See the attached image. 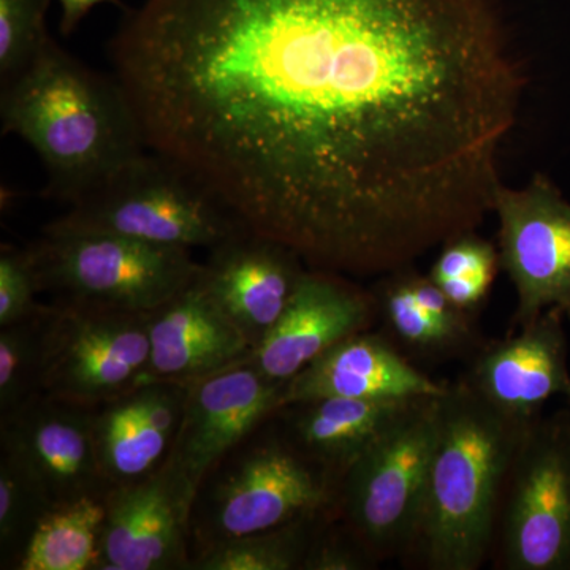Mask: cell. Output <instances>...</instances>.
<instances>
[{
  "instance_id": "1",
  "label": "cell",
  "mask_w": 570,
  "mask_h": 570,
  "mask_svg": "<svg viewBox=\"0 0 570 570\" xmlns=\"http://www.w3.org/2000/svg\"><path fill=\"white\" fill-rule=\"evenodd\" d=\"M108 52L149 151L344 276L478 230L528 85L501 0H141Z\"/></svg>"
},
{
  "instance_id": "2",
  "label": "cell",
  "mask_w": 570,
  "mask_h": 570,
  "mask_svg": "<svg viewBox=\"0 0 570 570\" xmlns=\"http://www.w3.org/2000/svg\"><path fill=\"white\" fill-rule=\"evenodd\" d=\"M2 134L39 156L43 195L71 205L149 151L118 78L91 69L55 39L2 86Z\"/></svg>"
},
{
  "instance_id": "3",
  "label": "cell",
  "mask_w": 570,
  "mask_h": 570,
  "mask_svg": "<svg viewBox=\"0 0 570 570\" xmlns=\"http://www.w3.org/2000/svg\"><path fill=\"white\" fill-rule=\"evenodd\" d=\"M532 423L502 414L464 381L438 397L425 505L412 547L428 569L482 568L510 468Z\"/></svg>"
},
{
  "instance_id": "4",
  "label": "cell",
  "mask_w": 570,
  "mask_h": 570,
  "mask_svg": "<svg viewBox=\"0 0 570 570\" xmlns=\"http://www.w3.org/2000/svg\"><path fill=\"white\" fill-rule=\"evenodd\" d=\"M340 482L295 444L276 412L198 483L189 513L193 562L228 540L335 510Z\"/></svg>"
},
{
  "instance_id": "5",
  "label": "cell",
  "mask_w": 570,
  "mask_h": 570,
  "mask_svg": "<svg viewBox=\"0 0 570 570\" xmlns=\"http://www.w3.org/2000/svg\"><path fill=\"white\" fill-rule=\"evenodd\" d=\"M69 206L45 227L208 250L250 230L204 183L153 151L124 165Z\"/></svg>"
},
{
  "instance_id": "6",
  "label": "cell",
  "mask_w": 570,
  "mask_h": 570,
  "mask_svg": "<svg viewBox=\"0 0 570 570\" xmlns=\"http://www.w3.org/2000/svg\"><path fill=\"white\" fill-rule=\"evenodd\" d=\"M40 294L52 302L151 313L200 275L193 249L43 227L29 243Z\"/></svg>"
},
{
  "instance_id": "7",
  "label": "cell",
  "mask_w": 570,
  "mask_h": 570,
  "mask_svg": "<svg viewBox=\"0 0 570 570\" xmlns=\"http://www.w3.org/2000/svg\"><path fill=\"white\" fill-rule=\"evenodd\" d=\"M438 397H423L341 478L335 515L376 561L412 550L422 523L436 439Z\"/></svg>"
},
{
  "instance_id": "8",
  "label": "cell",
  "mask_w": 570,
  "mask_h": 570,
  "mask_svg": "<svg viewBox=\"0 0 570 570\" xmlns=\"http://www.w3.org/2000/svg\"><path fill=\"white\" fill-rule=\"evenodd\" d=\"M493 547L502 569L570 570V411L535 420L524 434Z\"/></svg>"
},
{
  "instance_id": "9",
  "label": "cell",
  "mask_w": 570,
  "mask_h": 570,
  "mask_svg": "<svg viewBox=\"0 0 570 570\" xmlns=\"http://www.w3.org/2000/svg\"><path fill=\"white\" fill-rule=\"evenodd\" d=\"M43 344V393L97 407L145 379L149 313L51 302Z\"/></svg>"
},
{
  "instance_id": "10",
  "label": "cell",
  "mask_w": 570,
  "mask_h": 570,
  "mask_svg": "<svg viewBox=\"0 0 570 570\" xmlns=\"http://www.w3.org/2000/svg\"><path fill=\"white\" fill-rule=\"evenodd\" d=\"M499 264L515 288L513 326L558 309L570 324V200L549 176L498 187Z\"/></svg>"
},
{
  "instance_id": "11",
  "label": "cell",
  "mask_w": 570,
  "mask_h": 570,
  "mask_svg": "<svg viewBox=\"0 0 570 570\" xmlns=\"http://www.w3.org/2000/svg\"><path fill=\"white\" fill-rule=\"evenodd\" d=\"M94 407L40 393L0 417V455L39 487L51 505L107 498L96 441Z\"/></svg>"
},
{
  "instance_id": "12",
  "label": "cell",
  "mask_w": 570,
  "mask_h": 570,
  "mask_svg": "<svg viewBox=\"0 0 570 570\" xmlns=\"http://www.w3.org/2000/svg\"><path fill=\"white\" fill-rule=\"evenodd\" d=\"M285 387L249 360L190 384L168 466L195 494L228 450L284 406Z\"/></svg>"
},
{
  "instance_id": "13",
  "label": "cell",
  "mask_w": 570,
  "mask_h": 570,
  "mask_svg": "<svg viewBox=\"0 0 570 570\" xmlns=\"http://www.w3.org/2000/svg\"><path fill=\"white\" fill-rule=\"evenodd\" d=\"M193 499L167 463L149 478L112 487L96 570H190Z\"/></svg>"
},
{
  "instance_id": "14",
  "label": "cell",
  "mask_w": 570,
  "mask_h": 570,
  "mask_svg": "<svg viewBox=\"0 0 570 570\" xmlns=\"http://www.w3.org/2000/svg\"><path fill=\"white\" fill-rule=\"evenodd\" d=\"M377 307L347 276L307 268L283 316L249 362L266 377L288 382L346 337L367 332Z\"/></svg>"
},
{
  "instance_id": "15",
  "label": "cell",
  "mask_w": 570,
  "mask_h": 570,
  "mask_svg": "<svg viewBox=\"0 0 570 570\" xmlns=\"http://www.w3.org/2000/svg\"><path fill=\"white\" fill-rule=\"evenodd\" d=\"M307 268L291 247L247 230L209 250L200 277L255 351L283 316Z\"/></svg>"
},
{
  "instance_id": "16",
  "label": "cell",
  "mask_w": 570,
  "mask_h": 570,
  "mask_svg": "<svg viewBox=\"0 0 570 570\" xmlns=\"http://www.w3.org/2000/svg\"><path fill=\"white\" fill-rule=\"evenodd\" d=\"M564 321L561 311L549 309L521 326L520 335L489 344L464 382L502 414L535 422L550 400L570 393Z\"/></svg>"
},
{
  "instance_id": "17",
  "label": "cell",
  "mask_w": 570,
  "mask_h": 570,
  "mask_svg": "<svg viewBox=\"0 0 570 570\" xmlns=\"http://www.w3.org/2000/svg\"><path fill=\"white\" fill-rule=\"evenodd\" d=\"M149 343L151 355L142 382L190 385L247 362L254 352L200 275L149 313Z\"/></svg>"
},
{
  "instance_id": "18",
  "label": "cell",
  "mask_w": 570,
  "mask_h": 570,
  "mask_svg": "<svg viewBox=\"0 0 570 570\" xmlns=\"http://www.w3.org/2000/svg\"><path fill=\"white\" fill-rule=\"evenodd\" d=\"M189 385L151 381L94 407V441L112 487L156 474L170 459Z\"/></svg>"
},
{
  "instance_id": "19",
  "label": "cell",
  "mask_w": 570,
  "mask_h": 570,
  "mask_svg": "<svg viewBox=\"0 0 570 570\" xmlns=\"http://www.w3.org/2000/svg\"><path fill=\"white\" fill-rule=\"evenodd\" d=\"M448 385L411 365L384 337L362 332L328 348L288 381L284 406L326 396L422 400L441 396Z\"/></svg>"
},
{
  "instance_id": "20",
  "label": "cell",
  "mask_w": 570,
  "mask_h": 570,
  "mask_svg": "<svg viewBox=\"0 0 570 570\" xmlns=\"http://www.w3.org/2000/svg\"><path fill=\"white\" fill-rule=\"evenodd\" d=\"M415 401L316 397L281 407L277 417L306 455L343 478Z\"/></svg>"
},
{
  "instance_id": "21",
  "label": "cell",
  "mask_w": 570,
  "mask_h": 570,
  "mask_svg": "<svg viewBox=\"0 0 570 570\" xmlns=\"http://www.w3.org/2000/svg\"><path fill=\"white\" fill-rule=\"evenodd\" d=\"M104 520L105 498H81L52 505L17 570H96Z\"/></svg>"
},
{
  "instance_id": "22",
  "label": "cell",
  "mask_w": 570,
  "mask_h": 570,
  "mask_svg": "<svg viewBox=\"0 0 570 570\" xmlns=\"http://www.w3.org/2000/svg\"><path fill=\"white\" fill-rule=\"evenodd\" d=\"M409 266L382 276L373 294L390 332L404 346L425 355L453 354L469 346L474 340L471 316L442 317L423 306L412 288Z\"/></svg>"
},
{
  "instance_id": "23",
  "label": "cell",
  "mask_w": 570,
  "mask_h": 570,
  "mask_svg": "<svg viewBox=\"0 0 570 570\" xmlns=\"http://www.w3.org/2000/svg\"><path fill=\"white\" fill-rule=\"evenodd\" d=\"M333 510L219 543L190 570H303L318 531Z\"/></svg>"
},
{
  "instance_id": "24",
  "label": "cell",
  "mask_w": 570,
  "mask_h": 570,
  "mask_svg": "<svg viewBox=\"0 0 570 570\" xmlns=\"http://www.w3.org/2000/svg\"><path fill=\"white\" fill-rule=\"evenodd\" d=\"M499 269L498 245L471 230L453 236L439 247L428 276L453 305L474 314L489 298Z\"/></svg>"
},
{
  "instance_id": "25",
  "label": "cell",
  "mask_w": 570,
  "mask_h": 570,
  "mask_svg": "<svg viewBox=\"0 0 570 570\" xmlns=\"http://www.w3.org/2000/svg\"><path fill=\"white\" fill-rule=\"evenodd\" d=\"M0 328V417L11 414L43 393L45 317Z\"/></svg>"
},
{
  "instance_id": "26",
  "label": "cell",
  "mask_w": 570,
  "mask_h": 570,
  "mask_svg": "<svg viewBox=\"0 0 570 570\" xmlns=\"http://www.w3.org/2000/svg\"><path fill=\"white\" fill-rule=\"evenodd\" d=\"M51 508L39 487L0 455V569H18L41 519Z\"/></svg>"
},
{
  "instance_id": "27",
  "label": "cell",
  "mask_w": 570,
  "mask_h": 570,
  "mask_svg": "<svg viewBox=\"0 0 570 570\" xmlns=\"http://www.w3.org/2000/svg\"><path fill=\"white\" fill-rule=\"evenodd\" d=\"M51 0H0V85L26 70L52 39L47 28Z\"/></svg>"
},
{
  "instance_id": "28",
  "label": "cell",
  "mask_w": 570,
  "mask_h": 570,
  "mask_svg": "<svg viewBox=\"0 0 570 570\" xmlns=\"http://www.w3.org/2000/svg\"><path fill=\"white\" fill-rule=\"evenodd\" d=\"M39 279L28 246L0 250V328L39 316L47 305L37 299Z\"/></svg>"
},
{
  "instance_id": "29",
  "label": "cell",
  "mask_w": 570,
  "mask_h": 570,
  "mask_svg": "<svg viewBox=\"0 0 570 570\" xmlns=\"http://www.w3.org/2000/svg\"><path fill=\"white\" fill-rule=\"evenodd\" d=\"M373 557L354 538L346 524L332 515L322 524L303 570H360L373 562Z\"/></svg>"
},
{
  "instance_id": "30",
  "label": "cell",
  "mask_w": 570,
  "mask_h": 570,
  "mask_svg": "<svg viewBox=\"0 0 570 570\" xmlns=\"http://www.w3.org/2000/svg\"><path fill=\"white\" fill-rule=\"evenodd\" d=\"M61 3V22H59V31L62 36L69 37L77 31L81 21L88 17L89 11L100 3H111L118 9L126 10L121 0H58Z\"/></svg>"
},
{
  "instance_id": "31",
  "label": "cell",
  "mask_w": 570,
  "mask_h": 570,
  "mask_svg": "<svg viewBox=\"0 0 570 570\" xmlns=\"http://www.w3.org/2000/svg\"><path fill=\"white\" fill-rule=\"evenodd\" d=\"M568 401H569V406H570V393H569V396H568Z\"/></svg>"
}]
</instances>
